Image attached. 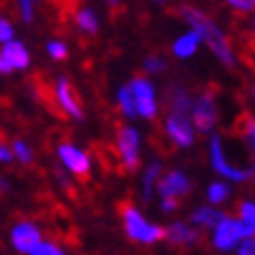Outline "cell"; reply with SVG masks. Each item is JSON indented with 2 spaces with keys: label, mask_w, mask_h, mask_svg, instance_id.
Listing matches in <instances>:
<instances>
[{
  "label": "cell",
  "mask_w": 255,
  "mask_h": 255,
  "mask_svg": "<svg viewBox=\"0 0 255 255\" xmlns=\"http://www.w3.org/2000/svg\"><path fill=\"white\" fill-rule=\"evenodd\" d=\"M180 16L192 26L194 33L199 35V40H204V42L211 47V52H213L225 66H234V54H232V47H230V40L225 38V33L211 21L209 16L204 14V12H199V9L187 7V5L180 7Z\"/></svg>",
  "instance_id": "cell-1"
},
{
  "label": "cell",
  "mask_w": 255,
  "mask_h": 255,
  "mask_svg": "<svg viewBox=\"0 0 255 255\" xmlns=\"http://www.w3.org/2000/svg\"><path fill=\"white\" fill-rule=\"evenodd\" d=\"M120 213H122L124 232H127V237H129V239L138 241V244H157V241L164 239L166 230H162L159 225L147 223L133 204L122 201V204H120Z\"/></svg>",
  "instance_id": "cell-2"
},
{
  "label": "cell",
  "mask_w": 255,
  "mask_h": 255,
  "mask_svg": "<svg viewBox=\"0 0 255 255\" xmlns=\"http://www.w3.org/2000/svg\"><path fill=\"white\" fill-rule=\"evenodd\" d=\"M138 147H140V138L133 127H122L117 131V155H120L124 171H129V173H133L140 164Z\"/></svg>",
  "instance_id": "cell-3"
},
{
  "label": "cell",
  "mask_w": 255,
  "mask_h": 255,
  "mask_svg": "<svg viewBox=\"0 0 255 255\" xmlns=\"http://www.w3.org/2000/svg\"><path fill=\"white\" fill-rule=\"evenodd\" d=\"M31 66V54L19 40H7L0 47V75H12Z\"/></svg>",
  "instance_id": "cell-4"
},
{
  "label": "cell",
  "mask_w": 255,
  "mask_h": 255,
  "mask_svg": "<svg viewBox=\"0 0 255 255\" xmlns=\"http://www.w3.org/2000/svg\"><path fill=\"white\" fill-rule=\"evenodd\" d=\"M9 241H12V248L16 253L28 255L42 241V232L33 220H16L12 232H9Z\"/></svg>",
  "instance_id": "cell-5"
},
{
  "label": "cell",
  "mask_w": 255,
  "mask_h": 255,
  "mask_svg": "<svg viewBox=\"0 0 255 255\" xmlns=\"http://www.w3.org/2000/svg\"><path fill=\"white\" fill-rule=\"evenodd\" d=\"M131 96L136 103V115H143L145 120H152L157 115V101H155V87L150 85V80L143 75H136L131 85Z\"/></svg>",
  "instance_id": "cell-6"
},
{
  "label": "cell",
  "mask_w": 255,
  "mask_h": 255,
  "mask_svg": "<svg viewBox=\"0 0 255 255\" xmlns=\"http://www.w3.org/2000/svg\"><path fill=\"white\" fill-rule=\"evenodd\" d=\"M218 113H220V110H218V103H216V94L204 92L199 99H197V103L192 106L194 127H197L201 133L211 131V129L218 124Z\"/></svg>",
  "instance_id": "cell-7"
},
{
  "label": "cell",
  "mask_w": 255,
  "mask_h": 255,
  "mask_svg": "<svg viewBox=\"0 0 255 255\" xmlns=\"http://www.w3.org/2000/svg\"><path fill=\"white\" fill-rule=\"evenodd\" d=\"M54 99H56V106H59L68 117H73V120H85V113H82V106H80L78 92H75V87L70 85L68 78H63V75L56 78Z\"/></svg>",
  "instance_id": "cell-8"
},
{
  "label": "cell",
  "mask_w": 255,
  "mask_h": 255,
  "mask_svg": "<svg viewBox=\"0 0 255 255\" xmlns=\"http://www.w3.org/2000/svg\"><path fill=\"white\" fill-rule=\"evenodd\" d=\"M56 155H59L61 164L70 171V173H73V176H80V178L89 176V171H92V162H89V157L85 155V150L75 147L73 143H59Z\"/></svg>",
  "instance_id": "cell-9"
},
{
  "label": "cell",
  "mask_w": 255,
  "mask_h": 255,
  "mask_svg": "<svg viewBox=\"0 0 255 255\" xmlns=\"http://www.w3.org/2000/svg\"><path fill=\"white\" fill-rule=\"evenodd\" d=\"M166 133L169 138L180 147H190L194 143V129L192 122L187 120V113H180V110H171L169 117H166Z\"/></svg>",
  "instance_id": "cell-10"
},
{
  "label": "cell",
  "mask_w": 255,
  "mask_h": 255,
  "mask_svg": "<svg viewBox=\"0 0 255 255\" xmlns=\"http://www.w3.org/2000/svg\"><path fill=\"white\" fill-rule=\"evenodd\" d=\"M241 241V227L239 220L230 216H223V220L216 225V234H213V244L218 251H232Z\"/></svg>",
  "instance_id": "cell-11"
},
{
  "label": "cell",
  "mask_w": 255,
  "mask_h": 255,
  "mask_svg": "<svg viewBox=\"0 0 255 255\" xmlns=\"http://www.w3.org/2000/svg\"><path fill=\"white\" fill-rule=\"evenodd\" d=\"M211 162H213V169H216L218 173H223V176L230 178V180H246L248 178V171L237 169V166H232V164L227 162L220 136H213V138H211Z\"/></svg>",
  "instance_id": "cell-12"
},
{
  "label": "cell",
  "mask_w": 255,
  "mask_h": 255,
  "mask_svg": "<svg viewBox=\"0 0 255 255\" xmlns=\"http://www.w3.org/2000/svg\"><path fill=\"white\" fill-rule=\"evenodd\" d=\"M157 190H159V194L162 197H185L187 192H190V178L183 176L180 171H169L166 176H162L159 180H157Z\"/></svg>",
  "instance_id": "cell-13"
},
{
  "label": "cell",
  "mask_w": 255,
  "mask_h": 255,
  "mask_svg": "<svg viewBox=\"0 0 255 255\" xmlns=\"http://www.w3.org/2000/svg\"><path fill=\"white\" fill-rule=\"evenodd\" d=\"M164 239L169 241L171 246L190 248V246L201 244V232L199 230H194V227H190V225H185V223H173L169 230H166Z\"/></svg>",
  "instance_id": "cell-14"
},
{
  "label": "cell",
  "mask_w": 255,
  "mask_h": 255,
  "mask_svg": "<svg viewBox=\"0 0 255 255\" xmlns=\"http://www.w3.org/2000/svg\"><path fill=\"white\" fill-rule=\"evenodd\" d=\"M239 227L241 237H255V204L253 201H241L239 204Z\"/></svg>",
  "instance_id": "cell-15"
},
{
  "label": "cell",
  "mask_w": 255,
  "mask_h": 255,
  "mask_svg": "<svg viewBox=\"0 0 255 255\" xmlns=\"http://www.w3.org/2000/svg\"><path fill=\"white\" fill-rule=\"evenodd\" d=\"M197 47H199V35L192 31V33H187V35L176 40L173 52H176V56H180V59H187V56H192L194 52H197Z\"/></svg>",
  "instance_id": "cell-16"
},
{
  "label": "cell",
  "mask_w": 255,
  "mask_h": 255,
  "mask_svg": "<svg viewBox=\"0 0 255 255\" xmlns=\"http://www.w3.org/2000/svg\"><path fill=\"white\" fill-rule=\"evenodd\" d=\"M220 220H223V213L216 211L213 206H204V209H199V211H194L192 213V223L201 225V227H216Z\"/></svg>",
  "instance_id": "cell-17"
},
{
  "label": "cell",
  "mask_w": 255,
  "mask_h": 255,
  "mask_svg": "<svg viewBox=\"0 0 255 255\" xmlns=\"http://www.w3.org/2000/svg\"><path fill=\"white\" fill-rule=\"evenodd\" d=\"M75 23H78V28H82L85 33H89V35H94V33L99 31V21H96V14H94L92 9H78L75 12Z\"/></svg>",
  "instance_id": "cell-18"
},
{
  "label": "cell",
  "mask_w": 255,
  "mask_h": 255,
  "mask_svg": "<svg viewBox=\"0 0 255 255\" xmlns=\"http://www.w3.org/2000/svg\"><path fill=\"white\" fill-rule=\"evenodd\" d=\"M192 108V101L187 96L185 89H180V87H173L169 92V110H180V113H185V110Z\"/></svg>",
  "instance_id": "cell-19"
},
{
  "label": "cell",
  "mask_w": 255,
  "mask_h": 255,
  "mask_svg": "<svg viewBox=\"0 0 255 255\" xmlns=\"http://www.w3.org/2000/svg\"><path fill=\"white\" fill-rule=\"evenodd\" d=\"M9 150H12V157H14L19 164H23V166L33 164V150H31V145H28L26 140L14 138L12 140V145H9Z\"/></svg>",
  "instance_id": "cell-20"
},
{
  "label": "cell",
  "mask_w": 255,
  "mask_h": 255,
  "mask_svg": "<svg viewBox=\"0 0 255 255\" xmlns=\"http://www.w3.org/2000/svg\"><path fill=\"white\" fill-rule=\"evenodd\" d=\"M117 101H120V108L127 117H136V103H133L131 96V87H122L120 94H117Z\"/></svg>",
  "instance_id": "cell-21"
},
{
  "label": "cell",
  "mask_w": 255,
  "mask_h": 255,
  "mask_svg": "<svg viewBox=\"0 0 255 255\" xmlns=\"http://www.w3.org/2000/svg\"><path fill=\"white\" fill-rule=\"evenodd\" d=\"M159 173H162V166H159V162L150 164V169H147V173H145V180H143L145 197H150V194H152V190H155V185H157V180H159Z\"/></svg>",
  "instance_id": "cell-22"
},
{
  "label": "cell",
  "mask_w": 255,
  "mask_h": 255,
  "mask_svg": "<svg viewBox=\"0 0 255 255\" xmlns=\"http://www.w3.org/2000/svg\"><path fill=\"white\" fill-rule=\"evenodd\" d=\"M28 255H66V253H63V248L59 246V244H54V241H45V239H42V241H40L38 246L33 248V251H31Z\"/></svg>",
  "instance_id": "cell-23"
},
{
  "label": "cell",
  "mask_w": 255,
  "mask_h": 255,
  "mask_svg": "<svg viewBox=\"0 0 255 255\" xmlns=\"http://www.w3.org/2000/svg\"><path fill=\"white\" fill-rule=\"evenodd\" d=\"M227 197H230V187L223 185V183H213V185L209 187V201L211 204H223Z\"/></svg>",
  "instance_id": "cell-24"
},
{
  "label": "cell",
  "mask_w": 255,
  "mask_h": 255,
  "mask_svg": "<svg viewBox=\"0 0 255 255\" xmlns=\"http://www.w3.org/2000/svg\"><path fill=\"white\" fill-rule=\"evenodd\" d=\"M244 131H246L248 140H251V147H253V171H248V176L255 178V120L253 117H246V120H244Z\"/></svg>",
  "instance_id": "cell-25"
},
{
  "label": "cell",
  "mask_w": 255,
  "mask_h": 255,
  "mask_svg": "<svg viewBox=\"0 0 255 255\" xmlns=\"http://www.w3.org/2000/svg\"><path fill=\"white\" fill-rule=\"evenodd\" d=\"M47 52H49V56H52V59L63 61V59L68 56V47L63 45V42H59V40H52V42L47 45Z\"/></svg>",
  "instance_id": "cell-26"
},
{
  "label": "cell",
  "mask_w": 255,
  "mask_h": 255,
  "mask_svg": "<svg viewBox=\"0 0 255 255\" xmlns=\"http://www.w3.org/2000/svg\"><path fill=\"white\" fill-rule=\"evenodd\" d=\"M14 38V28H12V23L5 19V16H0V42H7V40Z\"/></svg>",
  "instance_id": "cell-27"
},
{
  "label": "cell",
  "mask_w": 255,
  "mask_h": 255,
  "mask_svg": "<svg viewBox=\"0 0 255 255\" xmlns=\"http://www.w3.org/2000/svg\"><path fill=\"white\" fill-rule=\"evenodd\" d=\"M19 2V12H21V19L26 23L33 21V0H16Z\"/></svg>",
  "instance_id": "cell-28"
},
{
  "label": "cell",
  "mask_w": 255,
  "mask_h": 255,
  "mask_svg": "<svg viewBox=\"0 0 255 255\" xmlns=\"http://www.w3.org/2000/svg\"><path fill=\"white\" fill-rule=\"evenodd\" d=\"M164 66H166V63H164L159 56H147L145 59V70H150V73H162Z\"/></svg>",
  "instance_id": "cell-29"
},
{
  "label": "cell",
  "mask_w": 255,
  "mask_h": 255,
  "mask_svg": "<svg viewBox=\"0 0 255 255\" xmlns=\"http://www.w3.org/2000/svg\"><path fill=\"white\" fill-rule=\"evenodd\" d=\"M237 255H255V237H246V241L241 244Z\"/></svg>",
  "instance_id": "cell-30"
},
{
  "label": "cell",
  "mask_w": 255,
  "mask_h": 255,
  "mask_svg": "<svg viewBox=\"0 0 255 255\" xmlns=\"http://www.w3.org/2000/svg\"><path fill=\"white\" fill-rule=\"evenodd\" d=\"M9 162H14L12 150H9L7 143H2V140H0V164H9Z\"/></svg>",
  "instance_id": "cell-31"
},
{
  "label": "cell",
  "mask_w": 255,
  "mask_h": 255,
  "mask_svg": "<svg viewBox=\"0 0 255 255\" xmlns=\"http://www.w3.org/2000/svg\"><path fill=\"white\" fill-rule=\"evenodd\" d=\"M230 5H234L237 9H244V12H251L255 9V0H227Z\"/></svg>",
  "instance_id": "cell-32"
},
{
  "label": "cell",
  "mask_w": 255,
  "mask_h": 255,
  "mask_svg": "<svg viewBox=\"0 0 255 255\" xmlns=\"http://www.w3.org/2000/svg\"><path fill=\"white\" fill-rule=\"evenodd\" d=\"M178 206H180V199H178V197H162V209L164 211H176Z\"/></svg>",
  "instance_id": "cell-33"
},
{
  "label": "cell",
  "mask_w": 255,
  "mask_h": 255,
  "mask_svg": "<svg viewBox=\"0 0 255 255\" xmlns=\"http://www.w3.org/2000/svg\"><path fill=\"white\" fill-rule=\"evenodd\" d=\"M7 190H9V183L2 176H0V192H7Z\"/></svg>",
  "instance_id": "cell-34"
},
{
  "label": "cell",
  "mask_w": 255,
  "mask_h": 255,
  "mask_svg": "<svg viewBox=\"0 0 255 255\" xmlns=\"http://www.w3.org/2000/svg\"><path fill=\"white\" fill-rule=\"evenodd\" d=\"M155 2H164V0H155Z\"/></svg>",
  "instance_id": "cell-35"
},
{
  "label": "cell",
  "mask_w": 255,
  "mask_h": 255,
  "mask_svg": "<svg viewBox=\"0 0 255 255\" xmlns=\"http://www.w3.org/2000/svg\"><path fill=\"white\" fill-rule=\"evenodd\" d=\"M253 96H255V87H253Z\"/></svg>",
  "instance_id": "cell-36"
}]
</instances>
